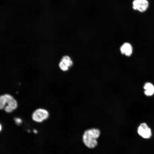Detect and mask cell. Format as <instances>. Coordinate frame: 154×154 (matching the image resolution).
I'll list each match as a JSON object with an SVG mask.
<instances>
[{
	"label": "cell",
	"mask_w": 154,
	"mask_h": 154,
	"mask_svg": "<svg viewBox=\"0 0 154 154\" xmlns=\"http://www.w3.org/2000/svg\"><path fill=\"white\" fill-rule=\"evenodd\" d=\"M17 103L14 98L8 94L1 95L0 98V108L4 109L7 112L11 113L16 109Z\"/></svg>",
	"instance_id": "cell-2"
},
{
	"label": "cell",
	"mask_w": 154,
	"mask_h": 154,
	"mask_svg": "<svg viewBox=\"0 0 154 154\" xmlns=\"http://www.w3.org/2000/svg\"><path fill=\"white\" fill-rule=\"evenodd\" d=\"M132 47L129 43L127 42L124 43L121 46L120 50L121 53L123 54L129 56L131 55L132 52Z\"/></svg>",
	"instance_id": "cell-6"
},
{
	"label": "cell",
	"mask_w": 154,
	"mask_h": 154,
	"mask_svg": "<svg viewBox=\"0 0 154 154\" xmlns=\"http://www.w3.org/2000/svg\"><path fill=\"white\" fill-rule=\"evenodd\" d=\"M60 60L66 63L69 68L71 67L73 65V62L71 58L68 56L64 55L63 56Z\"/></svg>",
	"instance_id": "cell-8"
},
{
	"label": "cell",
	"mask_w": 154,
	"mask_h": 154,
	"mask_svg": "<svg viewBox=\"0 0 154 154\" xmlns=\"http://www.w3.org/2000/svg\"><path fill=\"white\" fill-rule=\"evenodd\" d=\"M136 136L141 140L148 141L151 140L154 136L153 131L145 123L143 122L138 126L136 131Z\"/></svg>",
	"instance_id": "cell-3"
},
{
	"label": "cell",
	"mask_w": 154,
	"mask_h": 154,
	"mask_svg": "<svg viewBox=\"0 0 154 154\" xmlns=\"http://www.w3.org/2000/svg\"><path fill=\"white\" fill-rule=\"evenodd\" d=\"M133 8L135 10H138L143 12L148 8L149 3L147 0H134L133 2Z\"/></svg>",
	"instance_id": "cell-5"
},
{
	"label": "cell",
	"mask_w": 154,
	"mask_h": 154,
	"mask_svg": "<svg viewBox=\"0 0 154 154\" xmlns=\"http://www.w3.org/2000/svg\"><path fill=\"white\" fill-rule=\"evenodd\" d=\"M49 116V113L46 110L43 109H38L33 113L32 118L35 121L41 122L47 119Z\"/></svg>",
	"instance_id": "cell-4"
},
{
	"label": "cell",
	"mask_w": 154,
	"mask_h": 154,
	"mask_svg": "<svg viewBox=\"0 0 154 154\" xmlns=\"http://www.w3.org/2000/svg\"><path fill=\"white\" fill-rule=\"evenodd\" d=\"M1 125H0V130H1Z\"/></svg>",
	"instance_id": "cell-12"
},
{
	"label": "cell",
	"mask_w": 154,
	"mask_h": 154,
	"mask_svg": "<svg viewBox=\"0 0 154 154\" xmlns=\"http://www.w3.org/2000/svg\"><path fill=\"white\" fill-rule=\"evenodd\" d=\"M58 66L63 71H68L70 68L66 63L61 60Z\"/></svg>",
	"instance_id": "cell-9"
},
{
	"label": "cell",
	"mask_w": 154,
	"mask_h": 154,
	"mask_svg": "<svg viewBox=\"0 0 154 154\" xmlns=\"http://www.w3.org/2000/svg\"><path fill=\"white\" fill-rule=\"evenodd\" d=\"M33 132L35 133H37V131L35 129H34L33 130Z\"/></svg>",
	"instance_id": "cell-11"
},
{
	"label": "cell",
	"mask_w": 154,
	"mask_h": 154,
	"mask_svg": "<svg viewBox=\"0 0 154 154\" xmlns=\"http://www.w3.org/2000/svg\"><path fill=\"white\" fill-rule=\"evenodd\" d=\"M100 134V131L98 128H93L87 129L82 135V141L88 148L90 149L94 148L98 145L97 139Z\"/></svg>",
	"instance_id": "cell-1"
},
{
	"label": "cell",
	"mask_w": 154,
	"mask_h": 154,
	"mask_svg": "<svg viewBox=\"0 0 154 154\" xmlns=\"http://www.w3.org/2000/svg\"><path fill=\"white\" fill-rule=\"evenodd\" d=\"M15 120L16 123L17 124H20L22 122L21 119L19 118H15Z\"/></svg>",
	"instance_id": "cell-10"
},
{
	"label": "cell",
	"mask_w": 154,
	"mask_h": 154,
	"mask_svg": "<svg viewBox=\"0 0 154 154\" xmlns=\"http://www.w3.org/2000/svg\"><path fill=\"white\" fill-rule=\"evenodd\" d=\"M144 93L147 96H151L154 94V86L149 82H147L144 85Z\"/></svg>",
	"instance_id": "cell-7"
}]
</instances>
